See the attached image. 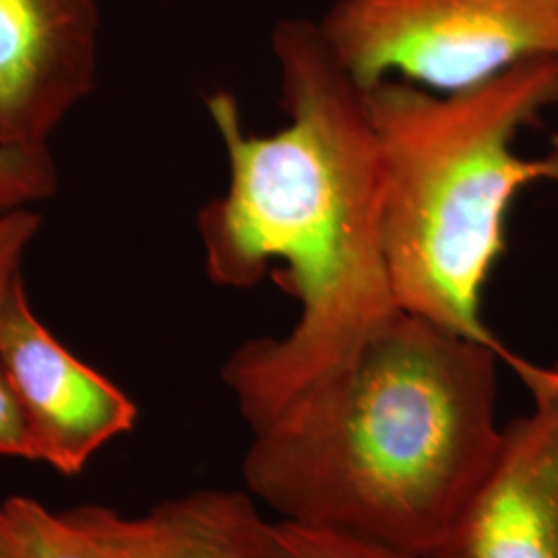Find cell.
<instances>
[{"label": "cell", "instance_id": "cell-5", "mask_svg": "<svg viewBox=\"0 0 558 558\" xmlns=\"http://www.w3.org/2000/svg\"><path fill=\"white\" fill-rule=\"evenodd\" d=\"M509 362L532 412L502 426L490 468L426 558H558V362Z\"/></svg>", "mask_w": 558, "mask_h": 558}, {"label": "cell", "instance_id": "cell-8", "mask_svg": "<svg viewBox=\"0 0 558 558\" xmlns=\"http://www.w3.org/2000/svg\"><path fill=\"white\" fill-rule=\"evenodd\" d=\"M60 515L92 539L101 558H271L274 523L240 490H195L137 518L100 505Z\"/></svg>", "mask_w": 558, "mask_h": 558}, {"label": "cell", "instance_id": "cell-12", "mask_svg": "<svg viewBox=\"0 0 558 558\" xmlns=\"http://www.w3.org/2000/svg\"><path fill=\"white\" fill-rule=\"evenodd\" d=\"M41 221L36 207L0 216V311L23 279V260L40 234Z\"/></svg>", "mask_w": 558, "mask_h": 558}, {"label": "cell", "instance_id": "cell-3", "mask_svg": "<svg viewBox=\"0 0 558 558\" xmlns=\"http://www.w3.org/2000/svg\"><path fill=\"white\" fill-rule=\"evenodd\" d=\"M380 163V236L396 302L445 331L500 345L482 299L519 193L558 184V145L525 160L519 133L558 104V60H525L476 87L437 94L405 81L364 92Z\"/></svg>", "mask_w": 558, "mask_h": 558}, {"label": "cell", "instance_id": "cell-13", "mask_svg": "<svg viewBox=\"0 0 558 558\" xmlns=\"http://www.w3.org/2000/svg\"><path fill=\"white\" fill-rule=\"evenodd\" d=\"M0 456L36 461L34 440L17 393L0 362Z\"/></svg>", "mask_w": 558, "mask_h": 558}, {"label": "cell", "instance_id": "cell-11", "mask_svg": "<svg viewBox=\"0 0 558 558\" xmlns=\"http://www.w3.org/2000/svg\"><path fill=\"white\" fill-rule=\"evenodd\" d=\"M59 189V170L50 149L23 151L0 147V216L38 207Z\"/></svg>", "mask_w": 558, "mask_h": 558}, {"label": "cell", "instance_id": "cell-10", "mask_svg": "<svg viewBox=\"0 0 558 558\" xmlns=\"http://www.w3.org/2000/svg\"><path fill=\"white\" fill-rule=\"evenodd\" d=\"M271 558H422L325 527L274 521Z\"/></svg>", "mask_w": 558, "mask_h": 558}, {"label": "cell", "instance_id": "cell-1", "mask_svg": "<svg viewBox=\"0 0 558 558\" xmlns=\"http://www.w3.org/2000/svg\"><path fill=\"white\" fill-rule=\"evenodd\" d=\"M271 48L288 124L246 133L232 94L207 96L228 186L197 216L207 278L248 290L283 263L279 286L300 304L286 336L248 339L221 366L251 433L336 377L401 311L383 251L379 151L364 92L315 21H279Z\"/></svg>", "mask_w": 558, "mask_h": 558}, {"label": "cell", "instance_id": "cell-2", "mask_svg": "<svg viewBox=\"0 0 558 558\" xmlns=\"http://www.w3.org/2000/svg\"><path fill=\"white\" fill-rule=\"evenodd\" d=\"M500 345L399 311L336 377L251 433L246 493L283 521L426 558L497 456Z\"/></svg>", "mask_w": 558, "mask_h": 558}, {"label": "cell", "instance_id": "cell-14", "mask_svg": "<svg viewBox=\"0 0 558 558\" xmlns=\"http://www.w3.org/2000/svg\"><path fill=\"white\" fill-rule=\"evenodd\" d=\"M0 558H15L13 557V553L9 550V546H7V542H4L2 536H0Z\"/></svg>", "mask_w": 558, "mask_h": 558}, {"label": "cell", "instance_id": "cell-9", "mask_svg": "<svg viewBox=\"0 0 558 558\" xmlns=\"http://www.w3.org/2000/svg\"><path fill=\"white\" fill-rule=\"evenodd\" d=\"M0 536L15 558H101L75 525L23 495L0 502Z\"/></svg>", "mask_w": 558, "mask_h": 558}, {"label": "cell", "instance_id": "cell-6", "mask_svg": "<svg viewBox=\"0 0 558 558\" xmlns=\"http://www.w3.org/2000/svg\"><path fill=\"white\" fill-rule=\"evenodd\" d=\"M0 362L36 449L64 476H77L104 445L135 428L137 403L87 366L36 315L25 279L0 311Z\"/></svg>", "mask_w": 558, "mask_h": 558}, {"label": "cell", "instance_id": "cell-4", "mask_svg": "<svg viewBox=\"0 0 558 558\" xmlns=\"http://www.w3.org/2000/svg\"><path fill=\"white\" fill-rule=\"evenodd\" d=\"M317 27L362 92L398 77L456 94L558 60V0H336Z\"/></svg>", "mask_w": 558, "mask_h": 558}, {"label": "cell", "instance_id": "cell-7", "mask_svg": "<svg viewBox=\"0 0 558 558\" xmlns=\"http://www.w3.org/2000/svg\"><path fill=\"white\" fill-rule=\"evenodd\" d=\"M98 0H0V147L40 151L98 83Z\"/></svg>", "mask_w": 558, "mask_h": 558}]
</instances>
